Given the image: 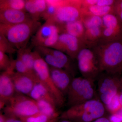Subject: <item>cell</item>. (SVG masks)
Returning <instances> with one entry per match:
<instances>
[{
  "label": "cell",
  "mask_w": 122,
  "mask_h": 122,
  "mask_svg": "<svg viewBox=\"0 0 122 122\" xmlns=\"http://www.w3.org/2000/svg\"><path fill=\"white\" fill-rule=\"evenodd\" d=\"M81 20L86 29L94 27H103L102 17H100L87 14Z\"/></svg>",
  "instance_id": "obj_24"
},
{
  "label": "cell",
  "mask_w": 122,
  "mask_h": 122,
  "mask_svg": "<svg viewBox=\"0 0 122 122\" xmlns=\"http://www.w3.org/2000/svg\"><path fill=\"white\" fill-rule=\"evenodd\" d=\"M106 110L109 113L113 114L119 112L122 109V106L119 99V93H118L113 98L111 102L105 106Z\"/></svg>",
  "instance_id": "obj_26"
},
{
  "label": "cell",
  "mask_w": 122,
  "mask_h": 122,
  "mask_svg": "<svg viewBox=\"0 0 122 122\" xmlns=\"http://www.w3.org/2000/svg\"><path fill=\"white\" fill-rule=\"evenodd\" d=\"M34 58V69L40 81L49 90L56 101L58 107H61L65 102V95L55 85L51 78L50 67L36 51H33Z\"/></svg>",
  "instance_id": "obj_6"
},
{
  "label": "cell",
  "mask_w": 122,
  "mask_h": 122,
  "mask_svg": "<svg viewBox=\"0 0 122 122\" xmlns=\"http://www.w3.org/2000/svg\"><path fill=\"white\" fill-rule=\"evenodd\" d=\"M12 61L11 67L0 75V109L3 110L11 99L16 93L12 79L14 72Z\"/></svg>",
  "instance_id": "obj_12"
},
{
  "label": "cell",
  "mask_w": 122,
  "mask_h": 122,
  "mask_svg": "<svg viewBox=\"0 0 122 122\" xmlns=\"http://www.w3.org/2000/svg\"><path fill=\"white\" fill-rule=\"evenodd\" d=\"M86 14L82 0H63L52 20L57 25L81 20Z\"/></svg>",
  "instance_id": "obj_7"
},
{
  "label": "cell",
  "mask_w": 122,
  "mask_h": 122,
  "mask_svg": "<svg viewBox=\"0 0 122 122\" xmlns=\"http://www.w3.org/2000/svg\"><path fill=\"white\" fill-rule=\"evenodd\" d=\"M12 58H10L6 54L0 51V70L4 71L8 70L11 67Z\"/></svg>",
  "instance_id": "obj_30"
},
{
  "label": "cell",
  "mask_w": 122,
  "mask_h": 122,
  "mask_svg": "<svg viewBox=\"0 0 122 122\" xmlns=\"http://www.w3.org/2000/svg\"><path fill=\"white\" fill-rule=\"evenodd\" d=\"M86 47L85 43L80 39L62 33L60 34L57 43L52 48L65 53L74 60L80 51Z\"/></svg>",
  "instance_id": "obj_11"
},
{
  "label": "cell",
  "mask_w": 122,
  "mask_h": 122,
  "mask_svg": "<svg viewBox=\"0 0 122 122\" xmlns=\"http://www.w3.org/2000/svg\"><path fill=\"white\" fill-rule=\"evenodd\" d=\"M41 25L39 21L33 20L16 25L0 23V34L18 50L27 47L30 39Z\"/></svg>",
  "instance_id": "obj_2"
},
{
  "label": "cell",
  "mask_w": 122,
  "mask_h": 122,
  "mask_svg": "<svg viewBox=\"0 0 122 122\" xmlns=\"http://www.w3.org/2000/svg\"><path fill=\"white\" fill-rule=\"evenodd\" d=\"M50 72L51 78L57 88L65 96L67 95L74 76L66 70L50 66Z\"/></svg>",
  "instance_id": "obj_13"
},
{
  "label": "cell",
  "mask_w": 122,
  "mask_h": 122,
  "mask_svg": "<svg viewBox=\"0 0 122 122\" xmlns=\"http://www.w3.org/2000/svg\"><path fill=\"white\" fill-rule=\"evenodd\" d=\"M36 101L39 112L52 119L58 118L60 116L57 111V107L46 100L40 99Z\"/></svg>",
  "instance_id": "obj_19"
},
{
  "label": "cell",
  "mask_w": 122,
  "mask_h": 122,
  "mask_svg": "<svg viewBox=\"0 0 122 122\" xmlns=\"http://www.w3.org/2000/svg\"><path fill=\"white\" fill-rule=\"evenodd\" d=\"M25 11L30 15L33 20L39 21L40 17L36 11L33 0H26L25 6Z\"/></svg>",
  "instance_id": "obj_29"
},
{
  "label": "cell",
  "mask_w": 122,
  "mask_h": 122,
  "mask_svg": "<svg viewBox=\"0 0 122 122\" xmlns=\"http://www.w3.org/2000/svg\"><path fill=\"white\" fill-rule=\"evenodd\" d=\"M84 8L87 14L102 17L110 14H115L114 5L103 7L96 5Z\"/></svg>",
  "instance_id": "obj_21"
},
{
  "label": "cell",
  "mask_w": 122,
  "mask_h": 122,
  "mask_svg": "<svg viewBox=\"0 0 122 122\" xmlns=\"http://www.w3.org/2000/svg\"><path fill=\"white\" fill-rule=\"evenodd\" d=\"M119 93V99H120V103H121V105L122 106V79Z\"/></svg>",
  "instance_id": "obj_37"
},
{
  "label": "cell",
  "mask_w": 122,
  "mask_h": 122,
  "mask_svg": "<svg viewBox=\"0 0 122 122\" xmlns=\"http://www.w3.org/2000/svg\"><path fill=\"white\" fill-rule=\"evenodd\" d=\"M0 122H4V114L0 112Z\"/></svg>",
  "instance_id": "obj_39"
},
{
  "label": "cell",
  "mask_w": 122,
  "mask_h": 122,
  "mask_svg": "<svg viewBox=\"0 0 122 122\" xmlns=\"http://www.w3.org/2000/svg\"><path fill=\"white\" fill-rule=\"evenodd\" d=\"M92 122H110L109 118H107L105 117H101L99 118L96 120H94Z\"/></svg>",
  "instance_id": "obj_36"
},
{
  "label": "cell",
  "mask_w": 122,
  "mask_h": 122,
  "mask_svg": "<svg viewBox=\"0 0 122 122\" xmlns=\"http://www.w3.org/2000/svg\"><path fill=\"white\" fill-rule=\"evenodd\" d=\"M25 0H0V10L10 9L25 11Z\"/></svg>",
  "instance_id": "obj_23"
},
{
  "label": "cell",
  "mask_w": 122,
  "mask_h": 122,
  "mask_svg": "<svg viewBox=\"0 0 122 122\" xmlns=\"http://www.w3.org/2000/svg\"><path fill=\"white\" fill-rule=\"evenodd\" d=\"M115 14L122 22V11H119V12L116 13H115Z\"/></svg>",
  "instance_id": "obj_38"
},
{
  "label": "cell",
  "mask_w": 122,
  "mask_h": 122,
  "mask_svg": "<svg viewBox=\"0 0 122 122\" xmlns=\"http://www.w3.org/2000/svg\"><path fill=\"white\" fill-rule=\"evenodd\" d=\"M60 34L58 25L52 20H48L33 36L31 40V46L53 48L57 43Z\"/></svg>",
  "instance_id": "obj_10"
},
{
  "label": "cell",
  "mask_w": 122,
  "mask_h": 122,
  "mask_svg": "<svg viewBox=\"0 0 122 122\" xmlns=\"http://www.w3.org/2000/svg\"><path fill=\"white\" fill-rule=\"evenodd\" d=\"M106 110L103 103L95 98L70 107L61 114L59 118L73 122H92L103 117Z\"/></svg>",
  "instance_id": "obj_3"
},
{
  "label": "cell",
  "mask_w": 122,
  "mask_h": 122,
  "mask_svg": "<svg viewBox=\"0 0 122 122\" xmlns=\"http://www.w3.org/2000/svg\"><path fill=\"white\" fill-rule=\"evenodd\" d=\"M116 0H97L96 5L99 6H113Z\"/></svg>",
  "instance_id": "obj_32"
},
{
  "label": "cell",
  "mask_w": 122,
  "mask_h": 122,
  "mask_svg": "<svg viewBox=\"0 0 122 122\" xmlns=\"http://www.w3.org/2000/svg\"><path fill=\"white\" fill-rule=\"evenodd\" d=\"M110 122H122V113L120 112L111 114L109 118Z\"/></svg>",
  "instance_id": "obj_33"
},
{
  "label": "cell",
  "mask_w": 122,
  "mask_h": 122,
  "mask_svg": "<svg viewBox=\"0 0 122 122\" xmlns=\"http://www.w3.org/2000/svg\"><path fill=\"white\" fill-rule=\"evenodd\" d=\"M33 0L36 11L40 17H41V15L45 12L47 7L46 0Z\"/></svg>",
  "instance_id": "obj_31"
},
{
  "label": "cell",
  "mask_w": 122,
  "mask_h": 122,
  "mask_svg": "<svg viewBox=\"0 0 122 122\" xmlns=\"http://www.w3.org/2000/svg\"><path fill=\"white\" fill-rule=\"evenodd\" d=\"M120 112H121V113H122V109H121V110H120Z\"/></svg>",
  "instance_id": "obj_42"
},
{
  "label": "cell",
  "mask_w": 122,
  "mask_h": 122,
  "mask_svg": "<svg viewBox=\"0 0 122 122\" xmlns=\"http://www.w3.org/2000/svg\"><path fill=\"white\" fill-rule=\"evenodd\" d=\"M20 119L24 122H47L53 119L40 112L30 116Z\"/></svg>",
  "instance_id": "obj_28"
},
{
  "label": "cell",
  "mask_w": 122,
  "mask_h": 122,
  "mask_svg": "<svg viewBox=\"0 0 122 122\" xmlns=\"http://www.w3.org/2000/svg\"><path fill=\"white\" fill-rule=\"evenodd\" d=\"M115 14L119 11H122V0H116L114 5Z\"/></svg>",
  "instance_id": "obj_35"
},
{
  "label": "cell",
  "mask_w": 122,
  "mask_h": 122,
  "mask_svg": "<svg viewBox=\"0 0 122 122\" xmlns=\"http://www.w3.org/2000/svg\"><path fill=\"white\" fill-rule=\"evenodd\" d=\"M58 118L54 119H52V120H51L50 121L47 122H55L58 120Z\"/></svg>",
  "instance_id": "obj_41"
},
{
  "label": "cell",
  "mask_w": 122,
  "mask_h": 122,
  "mask_svg": "<svg viewBox=\"0 0 122 122\" xmlns=\"http://www.w3.org/2000/svg\"><path fill=\"white\" fill-rule=\"evenodd\" d=\"M5 115L21 118L39 112L36 101L29 96L16 93L3 109Z\"/></svg>",
  "instance_id": "obj_5"
},
{
  "label": "cell",
  "mask_w": 122,
  "mask_h": 122,
  "mask_svg": "<svg viewBox=\"0 0 122 122\" xmlns=\"http://www.w3.org/2000/svg\"><path fill=\"white\" fill-rule=\"evenodd\" d=\"M47 7L45 12L41 15L46 21L52 19L56 12L57 10L62 3L63 0H46Z\"/></svg>",
  "instance_id": "obj_22"
},
{
  "label": "cell",
  "mask_w": 122,
  "mask_h": 122,
  "mask_svg": "<svg viewBox=\"0 0 122 122\" xmlns=\"http://www.w3.org/2000/svg\"><path fill=\"white\" fill-rule=\"evenodd\" d=\"M17 51L4 35L0 34V51L8 54L11 56L17 52Z\"/></svg>",
  "instance_id": "obj_27"
},
{
  "label": "cell",
  "mask_w": 122,
  "mask_h": 122,
  "mask_svg": "<svg viewBox=\"0 0 122 122\" xmlns=\"http://www.w3.org/2000/svg\"><path fill=\"white\" fill-rule=\"evenodd\" d=\"M28 96L35 101L40 99L46 100L58 107L55 99L40 81L35 84Z\"/></svg>",
  "instance_id": "obj_17"
},
{
  "label": "cell",
  "mask_w": 122,
  "mask_h": 122,
  "mask_svg": "<svg viewBox=\"0 0 122 122\" xmlns=\"http://www.w3.org/2000/svg\"><path fill=\"white\" fill-rule=\"evenodd\" d=\"M98 78V92L99 100L106 106L118 93L122 76L121 75L102 72Z\"/></svg>",
  "instance_id": "obj_8"
},
{
  "label": "cell",
  "mask_w": 122,
  "mask_h": 122,
  "mask_svg": "<svg viewBox=\"0 0 122 122\" xmlns=\"http://www.w3.org/2000/svg\"><path fill=\"white\" fill-rule=\"evenodd\" d=\"M71 122V121H70V120H66V119H62V120H61L60 122H59L58 120L56 122Z\"/></svg>",
  "instance_id": "obj_40"
},
{
  "label": "cell",
  "mask_w": 122,
  "mask_h": 122,
  "mask_svg": "<svg viewBox=\"0 0 122 122\" xmlns=\"http://www.w3.org/2000/svg\"><path fill=\"white\" fill-rule=\"evenodd\" d=\"M90 48L97 57L101 73L122 74V39L99 41Z\"/></svg>",
  "instance_id": "obj_1"
},
{
  "label": "cell",
  "mask_w": 122,
  "mask_h": 122,
  "mask_svg": "<svg viewBox=\"0 0 122 122\" xmlns=\"http://www.w3.org/2000/svg\"><path fill=\"white\" fill-rule=\"evenodd\" d=\"M103 28L94 27L86 29L84 42L87 47L91 48L100 41L102 38Z\"/></svg>",
  "instance_id": "obj_18"
},
{
  "label": "cell",
  "mask_w": 122,
  "mask_h": 122,
  "mask_svg": "<svg viewBox=\"0 0 122 122\" xmlns=\"http://www.w3.org/2000/svg\"><path fill=\"white\" fill-rule=\"evenodd\" d=\"M12 62L14 70H16V72L39 79L35 73L30 71L20 59L17 58L15 60L12 59Z\"/></svg>",
  "instance_id": "obj_25"
},
{
  "label": "cell",
  "mask_w": 122,
  "mask_h": 122,
  "mask_svg": "<svg viewBox=\"0 0 122 122\" xmlns=\"http://www.w3.org/2000/svg\"><path fill=\"white\" fill-rule=\"evenodd\" d=\"M94 81L83 77L73 78L67 93L70 107L95 99Z\"/></svg>",
  "instance_id": "obj_4"
},
{
  "label": "cell",
  "mask_w": 122,
  "mask_h": 122,
  "mask_svg": "<svg viewBox=\"0 0 122 122\" xmlns=\"http://www.w3.org/2000/svg\"><path fill=\"white\" fill-rule=\"evenodd\" d=\"M12 77L16 93L28 96L35 84L40 81L39 79L15 71Z\"/></svg>",
  "instance_id": "obj_14"
},
{
  "label": "cell",
  "mask_w": 122,
  "mask_h": 122,
  "mask_svg": "<svg viewBox=\"0 0 122 122\" xmlns=\"http://www.w3.org/2000/svg\"><path fill=\"white\" fill-rule=\"evenodd\" d=\"M4 122H24L19 118L7 116L4 114Z\"/></svg>",
  "instance_id": "obj_34"
},
{
  "label": "cell",
  "mask_w": 122,
  "mask_h": 122,
  "mask_svg": "<svg viewBox=\"0 0 122 122\" xmlns=\"http://www.w3.org/2000/svg\"><path fill=\"white\" fill-rule=\"evenodd\" d=\"M58 25L60 29V33H66L80 39L85 43L84 36L86 29L81 20Z\"/></svg>",
  "instance_id": "obj_16"
},
{
  "label": "cell",
  "mask_w": 122,
  "mask_h": 122,
  "mask_svg": "<svg viewBox=\"0 0 122 122\" xmlns=\"http://www.w3.org/2000/svg\"><path fill=\"white\" fill-rule=\"evenodd\" d=\"M76 60L82 77L94 81L98 78L101 72L97 57L91 49L86 47L82 49Z\"/></svg>",
  "instance_id": "obj_9"
},
{
  "label": "cell",
  "mask_w": 122,
  "mask_h": 122,
  "mask_svg": "<svg viewBox=\"0 0 122 122\" xmlns=\"http://www.w3.org/2000/svg\"><path fill=\"white\" fill-rule=\"evenodd\" d=\"M31 48L26 47L18 50L17 58L22 61L30 71L35 72L34 69V58Z\"/></svg>",
  "instance_id": "obj_20"
},
{
  "label": "cell",
  "mask_w": 122,
  "mask_h": 122,
  "mask_svg": "<svg viewBox=\"0 0 122 122\" xmlns=\"http://www.w3.org/2000/svg\"><path fill=\"white\" fill-rule=\"evenodd\" d=\"M33 20L25 11L10 9L0 10V23L14 25Z\"/></svg>",
  "instance_id": "obj_15"
}]
</instances>
